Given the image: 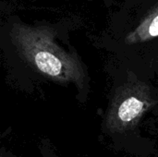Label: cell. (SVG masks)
<instances>
[{
	"mask_svg": "<svg viewBox=\"0 0 158 157\" xmlns=\"http://www.w3.org/2000/svg\"><path fill=\"white\" fill-rule=\"evenodd\" d=\"M56 37L55 28L46 24L32 25L13 19L8 28L9 41L28 67L53 82L73 84L81 93L87 91V67L74 49L66 50Z\"/></svg>",
	"mask_w": 158,
	"mask_h": 157,
	"instance_id": "6da1fadb",
	"label": "cell"
},
{
	"mask_svg": "<svg viewBox=\"0 0 158 157\" xmlns=\"http://www.w3.org/2000/svg\"><path fill=\"white\" fill-rule=\"evenodd\" d=\"M156 104L153 88L142 81L120 85L106 109L103 128L109 134H123L135 129Z\"/></svg>",
	"mask_w": 158,
	"mask_h": 157,
	"instance_id": "7a4b0ae2",
	"label": "cell"
},
{
	"mask_svg": "<svg viewBox=\"0 0 158 157\" xmlns=\"http://www.w3.org/2000/svg\"><path fill=\"white\" fill-rule=\"evenodd\" d=\"M111 16V31L127 47L158 40V0H126Z\"/></svg>",
	"mask_w": 158,
	"mask_h": 157,
	"instance_id": "3957f363",
	"label": "cell"
},
{
	"mask_svg": "<svg viewBox=\"0 0 158 157\" xmlns=\"http://www.w3.org/2000/svg\"><path fill=\"white\" fill-rule=\"evenodd\" d=\"M39 150L42 157H61L56 151L53 143L49 139H42L39 143Z\"/></svg>",
	"mask_w": 158,
	"mask_h": 157,
	"instance_id": "277c9868",
	"label": "cell"
},
{
	"mask_svg": "<svg viewBox=\"0 0 158 157\" xmlns=\"http://www.w3.org/2000/svg\"><path fill=\"white\" fill-rule=\"evenodd\" d=\"M0 157H17L14 155L10 151L6 150V148L2 147L1 148V152H0Z\"/></svg>",
	"mask_w": 158,
	"mask_h": 157,
	"instance_id": "5b68a950",
	"label": "cell"
},
{
	"mask_svg": "<svg viewBox=\"0 0 158 157\" xmlns=\"http://www.w3.org/2000/svg\"><path fill=\"white\" fill-rule=\"evenodd\" d=\"M156 61H158V53L156 54Z\"/></svg>",
	"mask_w": 158,
	"mask_h": 157,
	"instance_id": "8992f818",
	"label": "cell"
}]
</instances>
